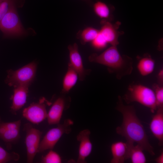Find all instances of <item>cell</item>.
<instances>
[{
    "label": "cell",
    "instance_id": "cell-1",
    "mask_svg": "<svg viewBox=\"0 0 163 163\" xmlns=\"http://www.w3.org/2000/svg\"><path fill=\"white\" fill-rule=\"evenodd\" d=\"M116 109L123 115L121 125L116 129L117 133L124 137L127 142L140 145L144 150L150 155H155L154 149L150 144L144 127L137 117L135 109L133 105H125L122 97L118 96Z\"/></svg>",
    "mask_w": 163,
    "mask_h": 163
},
{
    "label": "cell",
    "instance_id": "cell-2",
    "mask_svg": "<svg viewBox=\"0 0 163 163\" xmlns=\"http://www.w3.org/2000/svg\"><path fill=\"white\" fill-rule=\"evenodd\" d=\"M88 59L91 62L107 66L109 72L115 74L118 79L131 74L133 69L132 59L121 55L117 46H112L99 55L92 54Z\"/></svg>",
    "mask_w": 163,
    "mask_h": 163
},
{
    "label": "cell",
    "instance_id": "cell-3",
    "mask_svg": "<svg viewBox=\"0 0 163 163\" xmlns=\"http://www.w3.org/2000/svg\"><path fill=\"white\" fill-rule=\"evenodd\" d=\"M123 99L127 103L137 102L154 113L157 110L155 92L152 89L140 84L129 85Z\"/></svg>",
    "mask_w": 163,
    "mask_h": 163
},
{
    "label": "cell",
    "instance_id": "cell-4",
    "mask_svg": "<svg viewBox=\"0 0 163 163\" xmlns=\"http://www.w3.org/2000/svg\"><path fill=\"white\" fill-rule=\"evenodd\" d=\"M16 4L11 6L0 22V30L7 37H20L27 33L20 21Z\"/></svg>",
    "mask_w": 163,
    "mask_h": 163
},
{
    "label": "cell",
    "instance_id": "cell-5",
    "mask_svg": "<svg viewBox=\"0 0 163 163\" xmlns=\"http://www.w3.org/2000/svg\"><path fill=\"white\" fill-rule=\"evenodd\" d=\"M37 64L32 62L16 70H8L6 83L14 88L20 85L30 84L34 79L36 73Z\"/></svg>",
    "mask_w": 163,
    "mask_h": 163
},
{
    "label": "cell",
    "instance_id": "cell-6",
    "mask_svg": "<svg viewBox=\"0 0 163 163\" xmlns=\"http://www.w3.org/2000/svg\"><path fill=\"white\" fill-rule=\"evenodd\" d=\"M73 121L66 119L62 124H58L57 127L49 130L40 142L37 153H41L48 150H52L64 134H68L71 132V126Z\"/></svg>",
    "mask_w": 163,
    "mask_h": 163
},
{
    "label": "cell",
    "instance_id": "cell-7",
    "mask_svg": "<svg viewBox=\"0 0 163 163\" xmlns=\"http://www.w3.org/2000/svg\"><path fill=\"white\" fill-rule=\"evenodd\" d=\"M23 130L26 133L25 143L27 151V162L31 163L38 152L42 133L27 123L24 124Z\"/></svg>",
    "mask_w": 163,
    "mask_h": 163
},
{
    "label": "cell",
    "instance_id": "cell-8",
    "mask_svg": "<svg viewBox=\"0 0 163 163\" xmlns=\"http://www.w3.org/2000/svg\"><path fill=\"white\" fill-rule=\"evenodd\" d=\"M21 120L13 122H4L0 118V138L11 149L12 144H15L20 138Z\"/></svg>",
    "mask_w": 163,
    "mask_h": 163
},
{
    "label": "cell",
    "instance_id": "cell-9",
    "mask_svg": "<svg viewBox=\"0 0 163 163\" xmlns=\"http://www.w3.org/2000/svg\"><path fill=\"white\" fill-rule=\"evenodd\" d=\"M45 99L40 100L39 102L33 103L24 108L22 112L23 117L31 123L38 124L47 118V113Z\"/></svg>",
    "mask_w": 163,
    "mask_h": 163
},
{
    "label": "cell",
    "instance_id": "cell-10",
    "mask_svg": "<svg viewBox=\"0 0 163 163\" xmlns=\"http://www.w3.org/2000/svg\"><path fill=\"white\" fill-rule=\"evenodd\" d=\"M69 52V62L68 65L72 67L77 72L79 80L82 81L90 70L85 69L83 66L82 57L78 51L76 43L69 45L68 47Z\"/></svg>",
    "mask_w": 163,
    "mask_h": 163
},
{
    "label": "cell",
    "instance_id": "cell-11",
    "mask_svg": "<svg viewBox=\"0 0 163 163\" xmlns=\"http://www.w3.org/2000/svg\"><path fill=\"white\" fill-rule=\"evenodd\" d=\"M90 134L89 129H85L81 131L77 136V140L80 142L77 163H86L85 158L91 152L92 144L90 139Z\"/></svg>",
    "mask_w": 163,
    "mask_h": 163
},
{
    "label": "cell",
    "instance_id": "cell-12",
    "mask_svg": "<svg viewBox=\"0 0 163 163\" xmlns=\"http://www.w3.org/2000/svg\"><path fill=\"white\" fill-rule=\"evenodd\" d=\"M134 144L118 141L113 143L111 146L112 158L111 163H123L129 159V153L131 146Z\"/></svg>",
    "mask_w": 163,
    "mask_h": 163
},
{
    "label": "cell",
    "instance_id": "cell-13",
    "mask_svg": "<svg viewBox=\"0 0 163 163\" xmlns=\"http://www.w3.org/2000/svg\"><path fill=\"white\" fill-rule=\"evenodd\" d=\"M29 86L22 85L14 88V94L11 98L12 101L11 107V111L13 114H16L26 103Z\"/></svg>",
    "mask_w": 163,
    "mask_h": 163
},
{
    "label": "cell",
    "instance_id": "cell-14",
    "mask_svg": "<svg viewBox=\"0 0 163 163\" xmlns=\"http://www.w3.org/2000/svg\"><path fill=\"white\" fill-rule=\"evenodd\" d=\"M66 104L65 97H59L55 101L47 113V118L49 125L59 124Z\"/></svg>",
    "mask_w": 163,
    "mask_h": 163
},
{
    "label": "cell",
    "instance_id": "cell-15",
    "mask_svg": "<svg viewBox=\"0 0 163 163\" xmlns=\"http://www.w3.org/2000/svg\"><path fill=\"white\" fill-rule=\"evenodd\" d=\"M152 117L149 124L150 129L154 136L158 140V145H163V108L157 109Z\"/></svg>",
    "mask_w": 163,
    "mask_h": 163
},
{
    "label": "cell",
    "instance_id": "cell-16",
    "mask_svg": "<svg viewBox=\"0 0 163 163\" xmlns=\"http://www.w3.org/2000/svg\"><path fill=\"white\" fill-rule=\"evenodd\" d=\"M102 26L100 31L107 43L112 46H117L119 43L118 41V33L116 30L115 26L107 21L102 22Z\"/></svg>",
    "mask_w": 163,
    "mask_h": 163
},
{
    "label": "cell",
    "instance_id": "cell-17",
    "mask_svg": "<svg viewBox=\"0 0 163 163\" xmlns=\"http://www.w3.org/2000/svg\"><path fill=\"white\" fill-rule=\"evenodd\" d=\"M78 75L75 71L68 65L67 71L63 79L62 93L68 92L76 83Z\"/></svg>",
    "mask_w": 163,
    "mask_h": 163
},
{
    "label": "cell",
    "instance_id": "cell-18",
    "mask_svg": "<svg viewBox=\"0 0 163 163\" xmlns=\"http://www.w3.org/2000/svg\"><path fill=\"white\" fill-rule=\"evenodd\" d=\"M155 62L151 57H144L139 61L137 65L138 70L142 76L148 75L151 73L154 70Z\"/></svg>",
    "mask_w": 163,
    "mask_h": 163
},
{
    "label": "cell",
    "instance_id": "cell-19",
    "mask_svg": "<svg viewBox=\"0 0 163 163\" xmlns=\"http://www.w3.org/2000/svg\"><path fill=\"white\" fill-rule=\"evenodd\" d=\"M143 149L139 145H131L130 147L129 158L132 163H145L146 161Z\"/></svg>",
    "mask_w": 163,
    "mask_h": 163
},
{
    "label": "cell",
    "instance_id": "cell-20",
    "mask_svg": "<svg viewBox=\"0 0 163 163\" xmlns=\"http://www.w3.org/2000/svg\"><path fill=\"white\" fill-rule=\"evenodd\" d=\"M99 33L98 30L92 28L88 27L84 30L80 35L81 43L84 44L86 43L92 41Z\"/></svg>",
    "mask_w": 163,
    "mask_h": 163
},
{
    "label": "cell",
    "instance_id": "cell-21",
    "mask_svg": "<svg viewBox=\"0 0 163 163\" xmlns=\"http://www.w3.org/2000/svg\"><path fill=\"white\" fill-rule=\"evenodd\" d=\"M19 155L15 152H8L0 146V163H5L11 161H18Z\"/></svg>",
    "mask_w": 163,
    "mask_h": 163
},
{
    "label": "cell",
    "instance_id": "cell-22",
    "mask_svg": "<svg viewBox=\"0 0 163 163\" xmlns=\"http://www.w3.org/2000/svg\"><path fill=\"white\" fill-rule=\"evenodd\" d=\"M94 9L96 14L102 18H107L109 15L110 11L107 6L104 3L97 2L94 5Z\"/></svg>",
    "mask_w": 163,
    "mask_h": 163
},
{
    "label": "cell",
    "instance_id": "cell-23",
    "mask_svg": "<svg viewBox=\"0 0 163 163\" xmlns=\"http://www.w3.org/2000/svg\"><path fill=\"white\" fill-rule=\"evenodd\" d=\"M41 162L43 163H61L62 159L59 155L56 152L50 150L45 156L42 157Z\"/></svg>",
    "mask_w": 163,
    "mask_h": 163
},
{
    "label": "cell",
    "instance_id": "cell-24",
    "mask_svg": "<svg viewBox=\"0 0 163 163\" xmlns=\"http://www.w3.org/2000/svg\"><path fill=\"white\" fill-rule=\"evenodd\" d=\"M152 88L155 94L157 109L163 108V86L154 84L152 85Z\"/></svg>",
    "mask_w": 163,
    "mask_h": 163
},
{
    "label": "cell",
    "instance_id": "cell-25",
    "mask_svg": "<svg viewBox=\"0 0 163 163\" xmlns=\"http://www.w3.org/2000/svg\"><path fill=\"white\" fill-rule=\"evenodd\" d=\"M16 0H0V22Z\"/></svg>",
    "mask_w": 163,
    "mask_h": 163
},
{
    "label": "cell",
    "instance_id": "cell-26",
    "mask_svg": "<svg viewBox=\"0 0 163 163\" xmlns=\"http://www.w3.org/2000/svg\"><path fill=\"white\" fill-rule=\"evenodd\" d=\"M92 42L93 46L97 48H101L104 47L107 43L105 39L100 33V31L99 34L92 41Z\"/></svg>",
    "mask_w": 163,
    "mask_h": 163
},
{
    "label": "cell",
    "instance_id": "cell-27",
    "mask_svg": "<svg viewBox=\"0 0 163 163\" xmlns=\"http://www.w3.org/2000/svg\"><path fill=\"white\" fill-rule=\"evenodd\" d=\"M163 69L161 70L159 72L158 75V84L160 86H163Z\"/></svg>",
    "mask_w": 163,
    "mask_h": 163
},
{
    "label": "cell",
    "instance_id": "cell-28",
    "mask_svg": "<svg viewBox=\"0 0 163 163\" xmlns=\"http://www.w3.org/2000/svg\"><path fill=\"white\" fill-rule=\"evenodd\" d=\"M155 161L157 163H163V152L161 151L160 155L155 159Z\"/></svg>",
    "mask_w": 163,
    "mask_h": 163
}]
</instances>
